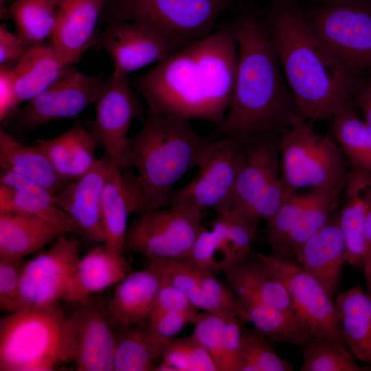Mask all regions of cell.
Returning <instances> with one entry per match:
<instances>
[{"label":"cell","instance_id":"obj_1","mask_svg":"<svg viewBox=\"0 0 371 371\" xmlns=\"http://www.w3.org/2000/svg\"><path fill=\"white\" fill-rule=\"evenodd\" d=\"M238 47L225 25L158 62L135 82L149 111L220 125L233 93Z\"/></svg>","mask_w":371,"mask_h":371},{"label":"cell","instance_id":"obj_2","mask_svg":"<svg viewBox=\"0 0 371 371\" xmlns=\"http://www.w3.org/2000/svg\"><path fill=\"white\" fill-rule=\"evenodd\" d=\"M232 25L238 47L233 93L223 121L208 137L243 144L255 135L282 133L304 118L286 85L267 24L245 11Z\"/></svg>","mask_w":371,"mask_h":371},{"label":"cell","instance_id":"obj_3","mask_svg":"<svg viewBox=\"0 0 371 371\" xmlns=\"http://www.w3.org/2000/svg\"><path fill=\"white\" fill-rule=\"evenodd\" d=\"M267 24L286 84L305 120L333 119L353 104L355 77L316 37L304 13L288 0H272Z\"/></svg>","mask_w":371,"mask_h":371},{"label":"cell","instance_id":"obj_4","mask_svg":"<svg viewBox=\"0 0 371 371\" xmlns=\"http://www.w3.org/2000/svg\"><path fill=\"white\" fill-rule=\"evenodd\" d=\"M211 139L190 121L148 111L142 128L129 139L122 177L131 212L167 206L175 183L197 167Z\"/></svg>","mask_w":371,"mask_h":371},{"label":"cell","instance_id":"obj_5","mask_svg":"<svg viewBox=\"0 0 371 371\" xmlns=\"http://www.w3.org/2000/svg\"><path fill=\"white\" fill-rule=\"evenodd\" d=\"M74 331L58 303L21 308L0 322L1 371H54L72 362Z\"/></svg>","mask_w":371,"mask_h":371},{"label":"cell","instance_id":"obj_6","mask_svg":"<svg viewBox=\"0 0 371 371\" xmlns=\"http://www.w3.org/2000/svg\"><path fill=\"white\" fill-rule=\"evenodd\" d=\"M281 135L282 175L293 190L308 187L343 190L348 171L336 143L315 131L305 119Z\"/></svg>","mask_w":371,"mask_h":371},{"label":"cell","instance_id":"obj_7","mask_svg":"<svg viewBox=\"0 0 371 371\" xmlns=\"http://www.w3.org/2000/svg\"><path fill=\"white\" fill-rule=\"evenodd\" d=\"M313 32L352 77L371 69V0H324L304 14Z\"/></svg>","mask_w":371,"mask_h":371},{"label":"cell","instance_id":"obj_8","mask_svg":"<svg viewBox=\"0 0 371 371\" xmlns=\"http://www.w3.org/2000/svg\"><path fill=\"white\" fill-rule=\"evenodd\" d=\"M108 23L140 21L161 30L183 47L213 32L230 0H107Z\"/></svg>","mask_w":371,"mask_h":371},{"label":"cell","instance_id":"obj_9","mask_svg":"<svg viewBox=\"0 0 371 371\" xmlns=\"http://www.w3.org/2000/svg\"><path fill=\"white\" fill-rule=\"evenodd\" d=\"M203 212L174 204L139 214L128 226L124 254L137 253L146 258L186 259L204 227Z\"/></svg>","mask_w":371,"mask_h":371},{"label":"cell","instance_id":"obj_10","mask_svg":"<svg viewBox=\"0 0 371 371\" xmlns=\"http://www.w3.org/2000/svg\"><path fill=\"white\" fill-rule=\"evenodd\" d=\"M256 253L285 286L293 312L313 335L350 352L342 337L337 307L322 285L291 257Z\"/></svg>","mask_w":371,"mask_h":371},{"label":"cell","instance_id":"obj_11","mask_svg":"<svg viewBox=\"0 0 371 371\" xmlns=\"http://www.w3.org/2000/svg\"><path fill=\"white\" fill-rule=\"evenodd\" d=\"M242 144L232 138L212 139L197 166L194 177L173 190L168 205L181 204L216 213L233 207Z\"/></svg>","mask_w":371,"mask_h":371},{"label":"cell","instance_id":"obj_12","mask_svg":"<svg viewBox=\"0 0 371 371\" xmlns=\"http://www.w3.org/2000/svg\"><path fill=\"white\" fill-rule=\"evenodd\" d=\"M106 81L102 74L88 75L69 66L52 85L17 111L16 127L30 131L54 120L76 117L97 102Z\"/></svg>","mask_w":371,"mask_h":371},{"label":"cell","instance_id":"obj_13","mask_svg":"<svg viewBox=\"0 0 371 371\" xmlns=\"http://www.w3.org/2000/svg\"><path fill=\"white\" fill-rule=\"evenodd\" d=\"M67 236L57 238L45 252L25 262L15 311L64 300L80 260L78 239Z\"/></svg>","mask_w":371,"mask_h":371},{"label":"cell","instance_id":"obj_14","mask_svg":"<svg viewBox=\"0 0 371 371\" xmlns=\"http://www.w3.org/2000/svg\"><path fill=\"white\" fill-rule=\"evenodd\" d=\"M95 104L96 116L90 124V132L104 147L113 166L121 170L126 168L128 130L134 118L142 113L140 102L127 76L113 72Z\"/></svg>","mask_w":371,"mask_h":371},{"label":"cell","instance_id":"obj_15","mask_svg":"<svg viewBox=\"0 0 371 371\" xmlns=\"http://www.w3.org/2000/svg\"><path fill=\"white\" fill-rule=\"evenodd\" d=\"M104 297L81 301L69 316L74 331L72 363L78 371H112L117 330Z\"/></svg>","mask_w":371,"mask_h":371},{"label":"cell","instance_id":"obj_16","mask_svg":"<svg viewBox=\"0 0 371 371\" xmlns=\"http://www.w3.org/2000/svg\"><path fill=\"white\" fill-rule=\"evenodd\" d=\"M146 264L161 280L181 291L191 303L203 312L233 315L243 324L249 315L232 289L188 259L146 258Z\"/></svg>","mask_w":371,"mask_h":371},{"label":"cell","instance_id":"obj_17","mask_svg":"<svg viewBox=\"0 0 371 371\" xmlns=\"http://www.w3.org/2000/svg\"><path fill=\"white\" fill-rule=\"evenodd\" d=\"M102 46L111 56L113 72L123 76L184 48L161 30L140 21L108 23Z\"/></svg>","mask_w":371,"mask_h":371},{"label":"cell","instance_id":"obj_18","mask_svg":"<svg viewBox=\"0 0 371 371\" xmlns=\"http://www.w3.org/2000/svg\"><path fill=\"white\" fill-rule=\"evenodd\" d=\"M112 164L104 153L90 171L78 179L67 182L54 195L55 203L74 221L81 235L92 242H104L102 196Z\"/></svg>","mask_w":371,"mask_h":371},{"label":"cell","instance_id":"obj_19","mask_svg":"<svg viewBox=\"0 0 371 371\" xmlns=\"http://www.w3.org/2000/svg\"><path fill=\"white\" fill-rule=\"evenodd\" d=\"M107 0H54L51 43L68 65L76 63L96 41V25Z\"/></svg>","mask_w":371,"mask_h":371},{"label":"cell","instance_id":"obj_20","mask_svg":"<svg viewBox=\"0 0 371 371\" xmlns=\"http://www.w3.org/2000/svg\"><path fill=\"white\" fill-rule=\"evenodd\" d=\"M272 134H258L242 144L233 208L243 214L260 192L282 176L280 142Z\"/></svg>","mask_w":371,"mask_h":371},{"label":"cell","instance_id":"obj_21","mask_svg":"<svg viewBox=\"0 0 371 371\" xmlns=\"http://www.w3.org/2000/svg\"><path fill=\"white\" fill-rule=\"evenodd\" d=\"M68 234L81 235L72 219L0 212V256L24 257Z\"/></svg>","mask_w":371,"mask_h":371},{"label":"cell","instance_id":"obj_22","mask_svg":"<svg viewBox=\"0 0 371 371\" xmlns=\"http://www.w3.org/2000/svg\"><path fill=\"white\" fill-rule=\"evenodd\" d=\"M293 256L297 264L333 297L339 289L346 262L345 239L339 215L333 214L326 225L301 245Z\"/></svg>","mask_w":371,"mask_h":371},{"label":"cell","instance_id":"obj_23","mask_svg":"<svg viewBox=\"0 0 371 371\" xmlns=\"http://www.w3.org/2000/svg\"><path fill=\"white\" fill-rule=\"evenodd\" d=\"M161 284L160 276L147 266L130 272L116 284L108 307L117 330L137 326L148 319Z\"/></svg>","mask_w":371,"mask_h":371},{"label":"cell","instance_id":"obj_24","mask_svg":"<svg viewBox=\"0 0 371 371\" xmlns=\"http://www.w3.org/2000/svg\"><path fill=\"white\" fill-rule=\"evenodd\" d=\"M343 190L346 200L339 219L345 239L346 262L362 268L363 232L371 209V172L350 169Z\"/></svg>","mask_w":371,"mask_h":371},{"label":"cell","instance_id":"obj_25","mask_svg":"<svg viewBox=\"0 0 371 371\" xmlns=\"http://www.w3.org/2000/svg\"><path fill=\"white\" fill-rule=\"evenodd\" d=\"M34 144L45 154L58 177L65 182L82 177L98 161L94 153L98 142L80 122L54 139H38Z\"/></svg>","mask_w":371,"mask_h":371},{"label":"cell","instance_id":"obj_26","mask_svg":"<svg viewBox=\"0 0 371 371\" xmlns=\"http://www.w3.org/2000/svg\"><path fill=\"white\" fill-rule=\"evenodd\" d=\"M221 271L238 298L250 297L272 306L293 311L285 286L270 273L256 252L250 251Z\"/></svg>","mask_w":371,"mask_h":371},{"label":"cell","instance_id":"obj_27","mask_svg":"<svg viewBox=\"0 0 371 371\" xmlns=\"http://www.w3.org/2000/svg\"><path fill=\"white\" fill-rule=\"evenodd\" d=\"M130 269L124 255L117 257L104 245L89 251L80 260L69 283L64 301L75 304L119 283Z\"/></svg>","mask_w":371,"mask_h":371},{"label":"cell","instance_id":"obj_28","mask_svg":"<svg viewBox=\"0 0 371 371\" xmlns=\"http://www.w3.org/2000/svg\"><path fill=\"white\" fill-rule=\"evenodd\" d=\"M71 65L66 64L50 43L28 47L14 65L19 104L29 102L47 89Z\"/></svg>","mask_w":371,"mask_h":371},{"label":"cell","instance_id":"obj_29","mask_svg":"<svg viewBox=\"0 0 371 371\" xmlns=\"http://www.w3.org/2000/svg\"><path fill=\"white\" fill-rule=\"evenodd\" d=\"M335 302L347 348L360 362L371 366V297L355 286L339 293Z\"/></svg>","mask_w":371,"mask_h":371},{"label":"cell","instance_id":"obj_30","mask_svg":"<svg viewBox=\"0 0 371 371\" xmlns=\"http://www.w3.org/2000/svg\"><path fill=\"white\" fill-rule=\"evenodd\" d=\"M0 166L1 170L12 172L38 183L53 195L67 183L61 180L38 147L21 144L3 129L0 131Z\"/></svg>","mask_w":371,"mask_h":371},{"label":"cell","instance_id":"obj_31","mask_svg":"<svg viewBox=\"0 0 371 371\" xmlns=\"http://www.w3.org/2000/svg\"><path fill=\"white\" fill-rule=\"evenodd\" d=\"M2 212L72 219L55 203L54 195L45 188L23 176L3 170L0 174V212Z\"/></svg>","mask_w":371,"mask_h":371},{"label":"cell","instance_id":"obj_32","mask_svg":"<svg viewBox=\"0 0 371 371\" xmlns=\"http://www.w3.org/2000/svg\"><path fill=\"white\" fill-rule=\"evenodd\" d=\"M254 327L273 342L303 348L315 335L291 309L266 304L250 297L238 298Z\"/></svg>","mask_w":371,"mask_h":371},{"label":"cell","instance_id":"obj_33","mask_svg":"<svg viewBox=\"0 0 371 371\" xmlns=\"http://www.w3.org/2000/svg\"><path fill=\"white\" fill-rule=\"evenodd\" d=\"M170 340L156 335L147 324L117 330L113 371L155 370Z\"/></svg>","mask_w":371,"mask_h":371},{"label":"cell","instance_id":"obj_34","mask_svg":"<svg viewBox=\"0 0 371 371\" xmlns=\"http://www.w3.org/2000/svg\"><path fill=\"white\" fill-rule=\"evenodd\" d=\"M101 210L104 232V245L111 255L117 257L123 256L128 216L131 211L121 170L113 164L109 168L106 178Z\"/></svg>","mask_w":371,"mask_h":371},{"label":"cell","instance_id":"obj_35","mask_svg":"<svg viewBox=\"0 0 371 371\" xmlns=\"http://www.w3.org/2000/svg\"><path fill=\"white\" fill-rule=\"evenodd\" d=\"M211 223L216 255H221L220 271L251 251L256 226L233 207L216 213Z\"/></svg>","mask_w":371,"mask_h":371},{"label":"cell","instance_id":"obj_36","mask_svg":"<svg viewBox=\"0 0 371 371\" xmlns=\"http://www.w3.org/2000/svg\"><path fill=\"white\" fill-rule=\"evenodd\" d=\"M332 129L351 169L371 172V127L352 105L333 118Z\"/></svg>","mask_w":371,"mask_h":371},{"label":"cell","instance_id":"obj_37","mask_svg":"<svg viewBox=\"0 0 371 371\" xmlns=\"http://www.w3.org/2000/svg\"><path fill=\"white\" fill-rule=\"evenodd\" d=\"M54 0H14L5 9L17 32L28 46L43 43L49 37L56 22Z\"/></svg>","mask_w":371,"mask_h":371},{"label":"cell","instance_id":"obj_38","mask_svg":"<svg viewBox=\"0 0 371 371\" xmlns=\"http://www.w3.org/2000/svg\"><path fill=\"white\" fill-rule=\"evenodd\" d=\"M339 190H314L286 243L284 256L290 257L308 239L321 230L330 220L339 203Z\"/></svg>","mask_w":371,"mask_h":371},{"label":"cell","instance_id":"obj_39","mask_svg":"<svg viewBox=\"0 0 371 371\" xmlns=\"http://www.w3.org/2000/svg\"><path fill=\"white\" fill-rule=\"evenodd\" d=\"M290 362L282 359L273 341L254 327H243L238 371H291Z\"/></svg>","mask_w":371,"mask_h":371},{"label":"cell","instance_id":"obj_40","mask_svg":"<svg viewBox=\"0 0 371 371\" xmlns=\"http://www.w3.org/2000/svg\"><path fill=\"white\" fill-rule=\"evenodd\" d=\"M156 371H218L210 355L192 334L166 344Z\"/></svg>","mask_w":371,"mask_h":371},{"label":"cell","instance_id":"obj_41","mask_svg":"<svg viewBox=\"0 0 371 371\" xmlns=\"http://www.w3.org/2000/svg\"><path fill=\"white\" fill-rule=\"evenodd\" d=\"M302 371H368L371 366L359 365L350 352L315 336L303 348Z\"/></svg>","mask_w":371,"mask_h":371},{"label":"cell","instance_id":"obj_42","mask_svg":"<svg viewBox=\"0 0 371 371\" xmlns=\"http://www.w3.org/2000/svg\"><path fill=\"white\" fill-rule=\"evenodd\" d=\"M311 199V192L307 194L294 192L267 221L266 232L271 254L284 256L288 237Z\"/></svg>","mask_w":371,"mask_h":371},{"label":"cell","instance_id":"obj_43","mask_svg":"<svg viewBox=\"0 0 371 371\" xmlns=\"http://www.w3.org/2000/svg\"><path fill=\"white\" fill-rule=\"evenodd\" d=\"M229 316L202 311L192 333L210 355L218 371H225L223 331Z\"/></svg>","mask_w":371,"mask_h":371},{"label":"cell","instance_id":"obj_44","mask_svg":"<svg viewBox=\"0 0 371 371\" xmlns=\"http://www.w3.org/2000/svg\"><path fill=\"white\" fill-rule=\"evenodd\" d=\"M295 192L282 175L269 183L241 214L256 225L267 221Z\"/></svg>","mask_w":371,"mask_h":371},{"label":"cell","instance_id":"obj_45","mask_svg":"<svg viewBox=\"0 0 371 371\" xmlns=\"http://www.w3.org/2000/svg\"><path fill=\"white\" fill-rule=\"evenodd\" d=\"M24 257L0 256V308L16 310Z\"/></svg>","mask_w":371,"mask_h":371},{"label":"cell","instance_id":"obj_46","mask_svg":"<svg viewBox=\"0 0 371 371\" xmlns=\"http://www.w3.org/2000/svg\"><path fill=\"white\" fill-rule=\"evenodd\" d=\"M165 313H183L199 316L200 312L175 286L162 281L155 305L148 319Z\"/></svg>","mask_w":371,"mask_h":371},{"label":"cell","instance_id":"obj_47","mask_svg":"<svg viewBox=\"0 0 371 371\" xmlns=\"http://www.w3.org/2000/svg\"><path fill=\"white\" fill-rule=\"evenodd\" d=\"M201 315L195 316L183 313H165L148 319L147 326L156 335L165 339H171L187 325L194 324Z\"/></svg>","mask_w":371,"mask_h":371},{"label":"cell","instance_id":"obj_48","mask_svg":"<svg viewBox=\"0 0 371 371\" xmlns=\"http://www.w3.org/2000/svg\"><path fill=\"white\" fill-rule=\"evenodd\" d=\"M243 325L235 316L227 318L223 331L225 371H238Z\"/></svg>","mask_w":371,"mask_h":371},{"label":"cell","instance_id":"obj_49","mask_svg":"<svg viewBox=\"0 0 371 371\" xmlns=\"http://www.w3.org/2000/svg\"><path fill=\"white\" fill-rule=\"evenodd\" d=\"M15 63L0 67V121L5 122L17 112L19 104L15 89Z\"/></svg>","mask_w":371,"mask_h":371},{"label":"cell","instance_id":"obj_50","mask_svg":"<svg viewBox=\"0 0 371 371\" xmlns=\"http://www.w3.org/2000/svg\"><path fill=\"white\" fill-rule=\"evenodd\" d=\"M17 33L8 30L5 23L0 25V65L16 63L28 48Z\"/></svg>","mask_w":371,"mask_h":371},{"label":"cell","instance_id":"obj_51","mask_svg":"<svg viewBox=\"0 0 371 371\" xmlns=\"http://www.w3.org/2000/svg\"><path fill=\"white\" fill-rule=\"evenodd\" d=\"M352 100L361 111L364 121L371 127V80L357 82L355 77Z\"/></svg>","mask_w":371,"mask_h":371},{"label":"cell","instance_id":"obj_52","mask_svg":"<svg viewBox=\"0 0 371 371\" xmlns=\"http://www.w3.org/2000/svg\"><path fill=\"white\" fill-rule=\"evenodd\" d=\"M363 270L366 281L367 293L371 297V209L363 232Z\"/></svg>","mask_w":371,"mask_h":371},{"label":"cell","instance_id":"obj_53","mask_svg":"<svg viewBox=\"0 0 371 371\" xmlns=\"http://www.w3.org/2000/svg\"><path fill=\"white\" fill-rule=\"evenodd\" d=\"M6 0H0V13L1 16H3L5 14V2Z\"/></svg>","mask_w":371,"mask_h":371}]
</instances>
